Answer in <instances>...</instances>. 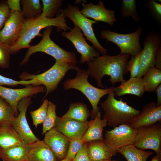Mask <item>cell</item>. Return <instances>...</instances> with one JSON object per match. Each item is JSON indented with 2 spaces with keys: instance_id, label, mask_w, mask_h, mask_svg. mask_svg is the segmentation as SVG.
I'll list each match as a JSON object with an SVG mask.
<instances>
[{
  "instance_id": "obj_9",
  "label": "cell",
  "mask_w": 161,
  "mask_h": 161,
  "mask_svg": "<svg viewBox=\"0 0 161 161\" xmlns=\"http://www.w3.org/2000/svg\"><path fill=\"white\" fill-rule=\"evenodd\" d=\"M137 133L134 144L141 150L151 149L161 157V125L160 123L137 129Z\"/></svg>"
},
{
  "instance_id": "obj_12",
  "label": "cell",
  "mask_w": 161,
  "mask_h": 161,
  "mask_svg": "<svg viewBox=\"0 0 161 161\" xmlns=\"http://www.w3.org/2000/svg\"><path fill=\"white\" fill-rule=\"evenodd\" d=\"M62 35L72 43L77 52L80 54L81 64L89 62L94 58L100 55L95 49L87 43L81 30L78 26L75 25L69 32H63Z\"/></svg>"
},
{
  "instance_id": "obj_3",
  "label": "cell",
  "mask_w": 161,
  "mask_h": 161,
  "mask_svg": "<svg viewBox=\"0 0 161 161\" xmlns=\"http://www.w3.org/2000/svg\"><path fill=\"white\" fill-rule=\"evenodd\" d=\"M108 95L106 99L100 103L104 112L103 119L106 120L107 125L114 128L120 125L129 124L140 114L139 110L123 101L122 99L118 100L115 98L113 91Z\"/></svg>"
},
{
  "instance_id": "obj_18",
  "label": "cell",
  "mask_w": 161,
  "mask_h": 161,
  "mask_svg": "<svg viewBox=\"0 0 161 161\" xmlns=\"http://www.w3.org/2000/svg\"><path fill=\"white\" fill-rule=\"evenodd\" d=\"M82 9L80 12L87 18L93 19L96 22L102 21L112 26L117 21L115 11L107 9L103 1H99L97 5L91 2L82 3Z\"/></svg>"
},
{
  "instance_id": "obj_8",
  "label": "cell",
  "mask_w": 161,
  "mask_h": 161,
  "mask_svg": "<svg viewBox=\"0 0 161 161\" xmlns=\"http://www.w3.org/2000/svg\"><path fill=\"white\" fill-rule=\"evenodd\" d=\"M64 11L66 17L80 28L83 31V35L92 43L93 47L100 54L102 55H106L107 49L101 45L94 32L92 25L97 22L85 16L80 12L79 7L77 5L68 4Z\"/></svg>"
},
{
  "instance_id": "obj_28",
  "label": "cell",
  "mask_w": 161,
  "mask_h": 161,
  "mask_svg": "<svg viewBox=\"0 0 161 161\" xmlns=\"http://www.w3.org/2000/svg\"><path fill=\"white\" fill-rule=\"evenodd\" d=\"M21 14L25 19H31L39 17L41 14L43 5L40 0H23Z\"/></svg>"
},
{
  "instance_id": "obj_33",
  "label": "cell",
  "mask_w": 161,
  "mask_h": 161,
  "mask_svg": "<svg viewBox=\"0 0 161 161\" xmlns=\"http://www.w3.org/2000/svg\"><path fill=\"white\" fill-rule=\"evenodd\" d=\"M56 105L51 101H49L46 117L42 123V134L45 133L55 127L57 117L56 113Z\"/></svg>"
},
{
  "instance_id": "obj_25",
  "label": "cell",
  "mask_w": 161,
  "mask_h": 161,
  "mask_svg": "<svg viewBox=\"0 0 161 161\" xmlns=\"http://www.w3.org/2000/svg\"><path fill=\"white\" fill-rule=\"evenodd\" d=\"M25 143L12 126L0 127V148Z\"/></svg>"
},
{
  "instance_id": "obj_36",
  "label": "cell",
  "mask_w": 161,
  "mask_h": 161,
  "mask_svg": "<svg viewBox=\"0 0 161 161\" xmlns=\"http://www.w3.org/2000/svg\"><path fill=\"white\" fill-rule=\"evenodd\" d=\"M69 140V145L65 157L72 161L84 143L81 139L74 138Z\"/></svg>"
},
{
  "instance_id": "obj_40",
  "label": "cell",
  "mask_w": 161,
  "mask_h": 161,
  "mask_svg": "<svg viewBox=\"0 0 161 161\" xmlns=\"http://www.w3.org/2000/svg\"><path fill=\"white\" fill-rule=\"evenodd\" d=\"M10 11L6 2L0 3V31L9 18Z\"/></svg>"
},
{
  "instance_id": "obj_14",
  "label": "cell",
  "mask_w": 161,
  "mask_h": 161,
  "mask_svg": "<svg viewBox=\"0 0 161 161\" xmlns=\"http://www.w3.org/2000/svg\"><path fill=\"white\" fill-rule=\"evenodd\" d=\"M24 21L21 12L11 10L9 18L0 31V43L12 46L20 36Z\"/></svg>"
},
{
  "instance_id": "obj_45",
  "label": "cell",
  "mask_w": 161,
  "mask_h": 161,
  "mask_svg": "<svg viewBox=\"0 0 161 161\" xmlns=\"http://www.w3.org/2000/svg\"><path fill=\"white\" fill-rule=\"evenodd\" d=\"M160 158L161 157L157 155L156 156L154 157L151 161H160Z\"/></svg>"
},
{
  "instance_id": "obj_16",
  "label": "cell",
  "mask_w": 161,
  "mask_h": 161,
  "mask_svg": "<svg viewBox=\"0 0 161 161\" xmlns=\"http://www.w3.org/2000/svg\"><path fill=\"white\" fill-rule=\"evenodd\" d=\"M90 123V121L81 122L57 116L54 127L69 140L74 138L81 139Z\"/></svg>"
},
{
  "instance_id": "obj_23",
  "label": "cell",
  "mask_w": 161,
  "mask_h": 161,
  "mask_svg": "<svg viewBox=\"0 0 161 161\" xmlns=\"http://www.w3.org/2000/svg\"><path fill=\"white\" fill-rule=\"evenodd\" d=\"M90 121L89 126L81 138L83 143L103 139V129L107 123L106 120L101 119L100 109L94 119Z\"/></svg>"
},
{
  "instance_id": "obj_34",
  "label": "cell",
  "mask_w": 161,
  "mask_h": 161,
  "mask_svg": "<svg viewBox=\"0 0 161 161\" xmlns=\"http://www.w3.org/2000/svg\"><path fill=\"white\" fill-rule=\"evenodd\" d=\"M48 103L49 101L47 99L44 100L39 108L30 112L33 124L36 128L39 124L42 123L46 117Z\"/></svg>"
},
{
  "instance_id": "obj_39",
  "label": "cell",
  "mask_w": 161,
  "mask_h": 161,
  "mask_svg": "<svg viewBox=\"0 0 161 161\" xmlns=\"http://www.w3.org/2000/svg\"><path fill=\"white\" fill-rule=\"evenodd\" d=\"M146 6L154 17L159 23H161V4L154 0H150Z\"/></svg>"
},
{
  "instance_id": "obj_29",
  "label": "cell",
  "mask_w": 161,
  "mask_h": 161,
  "mask_svg": "<svg viewBox=\"0 0 161 161\" xmlns=\"http://www.w3.org/2000/svg\"><path fill=\"white\" fill-rule=\"evenodd\" d=\"M143 76L145 92H153L161 84V70L155 66L148 69Z\"/></svg>"
},
{
  "instance_id": "obj_7",
  "label": "cell",
  "mask_w": 161,
  "mask_h": 161,
  "mask_svg": "<svg viewBox=\"0 0 161 161\" xmlns=\"http://www.w3.org/2000/svg\"><path fill=\"white\" fill-rule=\"evenodd\" d=\"M142 32L139 26L134 32L122 34L114 32L109 30L101 31L100 36L107 41L113 43L120 49V53L134 57L140 53L142 48L140 42V38Z\"/></svg>"
},
{
  "instance_id": "obj_44",
  "label": "cell",
  "mask_w": 161,
  "mask_h": 161,
  "mask_svg": "<svg viewBox=\"0 0 161 161\" xmlns=\"http://www.w3.org/2000/svg\"><path fill=\"white\" fill-rule=\"evenodd\" d=\"M154 91L157 96V106H161V84L156 88Z\"/></svg>"
},
{
  "instance_id": "obj_42",
  "label": "cell",
  "mask_w": 161,
  "mask_h": 161,
  "mask_svg": "<svg viewBox=\"0 0 161 161\" xmlns=\"http://www.w3.org/2000/svg\"><path fill=\"white\" fill-rule=\"evenodd\" d=\"M20 0H8L7 3L10 10L16 11L21 12Z\"/></svg>"
},
{
  "instance_id": "obj_13",
  "label": "cell",
  "mask_w": 161,
  "mask_h": 161,
  "mask_svg": "<svg viewBox=\"0 0 161 161\" xmlns=\"http://www.w3.org/2000/svg\"><path fill=\"white\" fill-rule=\"evenodd\" d=\"M31 103L30 97H24L18 103V110L19 113L12 123V126L19 134L24 142L30 144L39 140L30 127L26 118V113Z\"/></svg>"
},
{
  "instance_id": "obj_46",
  "label": "cell",
  "mask_w": 161,
  "mask_h": 161,
  "mask_svg": "<svg viewBox=\"0 0 161 161\" xmlns=\"http://www.w3.org/2000/svg\"><path fill=\"white\" fill-rule=\"evenodd\" d=\"M60 161H71L70 160H69L67 159L65 157L63 159Z\"/></svg>"
},
{
  "instance_id": "obj_21",
  "label": "cell",
  "mask_w": 161,
  "mask_h": 161,
  "mask_svg": "<svg viewBox=\"0 0 161 161\" xmlns=\"http://www.w3.org/2000/svg\"><path fill=\"white\" fill-rule=\"evenodd\" d=\"M121 83L119 86L114 87L113 91L115 95L120 96L131 94L141 97L145 92L142 77L130 78Z\"/></svg>"
},
{
  "instance_id": "obj_32",
  "label": "cell",
  "mask_w": 161,
  "mask_h": 161,
  "mask_svg": "<svg viewBox=\"0 0 161 161\" xmlns=\"http://www.w3.org/2000/svg\"><path fill=\"white\" fill-rule=\"evenodd\" d=\"M120 13L123 17H131L134 21H140L135 0H123Z\"/></svg>"
},
{
  "instance_id": "obj_15",
  "label": "cell",
  "mask_w": 161,
  "mask_h": 161,
  "mask_svg": "<svg viewBox=\"0 0 161 161\" xmlns=\"http://www.w3.org/2000/svg\"><path fill=\"white\" fill-rule=\"evenodd\" d=\"M45 91L44 87L41 86L29 85L20 89H10L0 86V96L9 104L17 117L18 114V103L21 99Z\"/></svg>"
},
{
  "instance_id": "obj_1",
  "label": "cell",
  "mask_w": 161,
  "mask_h": 161,
  "mask_svg": "<svg viewBox=\"0 0 161 161\" xmlns=\"http://www.w3.org/2000/svg\"><path fill=\"white\" fill-rule=\"evenodd\" d=\"M130 56L120 53L113 56L100 55L87 63L86 71L89 76L95 79L98 87L104 88L102 81L106 75L110 76L109 81L114 86L125 80L124 76L127 73L126 67Z\"/></svg>"
},
{
  "instance_id": "obj_43",
  "label": "cell",
  "mask_w": 161,
  "mask_h": 161,
  "mask_svg": "<svg viewBox=\"0 0 161 161\" xmlns=\"http://www.w3.org/2000/svg\"><path fill=\"white\" fill-rule=\"evenodd\" d=\"M154 62L155 67L161 70V47L159 48L156 52Z\"/></svg>"
},
{
  "instance_id": "obj_35",
  "label": "cell",
  "mask_w": 161,
  "mask_h": 161,
  "mask_svg": "<svg viewBox=\"0 0 161 161\" xmlns=\"http://www.w3.org/2000/svg\"><path fill=\"white\" fill-rule=\"evenodd\" d=\"M141 52L137 55L131 57L126 67L127 73L129 72L130 78L137 77L140 69V56Z\"/></svg>"
},
{
  "instance_id": "obj_47",
  "label": "cell",
  "mask_w": 161,
  "mask_h": 161,
  "mask_svg": "<svg viewBox=\"0 0 161 161\" xmlns=\"http://www.w3.org/2000/svg\"><path fill=\"white\" fill-rule=\"evenodd\" d=\"M111 161V160H103V161Z\"/></svg>"
},
{
  "instance_id": "obj_38",
  "label": "cell",
  "mask_w": 161,
  "mask_h": 161,
  "mask_svg": "<svg viewBox=\"0 0 161 161\" xmlns=\"http://www.w3.org/2000/svg\"><path fill=\"white\" fill-rule=\"evenodd\" d=\"M11 47L0 43V67H8L10 63Z\"/></svg>"
},
{
  "instance_id": "obj_5",
  "label": "cell",
  "mask_w": 161,
  "mask_h": 161,
  "mask_svg": "<svg viewBox=\"0 0 161 161\" xmlns=\"http://www.w3.org/2000/svg\"><path fill=\"white\" fill-rule=\"evenodd\" d=\"M52 27L46 28L42 35V38L36 45H30L22 61L23 65L28 60L31 55L36 52H42L51 55L56 61H68L77 64L78 61L75 53L66 51L52 41L50 38Z\"/></svg>"
},
{
  "instance_id": "obj_24",
  "label": "cell",
  "mask_w": 161,
  "mask_h": 161,
  "mask_svg": "<svg viewBox=\"0 0 161 161\" xmlns=\"http://www.w3.org/2000/svg\"><path fill=\"white\" fill-rule=\"evenodd\" d=\"M30 145L23 143L0 148V157L3 161H27Z\"/></svg>"
},
{
  "instance_id": "obj_31",
  "label": "cell",
  "mask_w": 161,
  "mask_h": 161,
  "mask_svg": "<svg viewBox=\"0 0 161 161\" xmlns=\"http://www.w3.org/2000/svg\"><path fill=\"white\" fill-rule=\"evenodd\" d=\"M43 9L41 16L49 18H53L55 14L61 10L62 4L61 0H42Z\"/></svg>"
},
{
  "instance_id": "obj_41",
  "label": "cell",
  "mask_w": 161,
  "mask_h": 161,
  "mask_svg": "<svg viewBox=\"0 0 161 161\" xmlns=\"http://www.w3.org/2000/svg\"><path fill=\"white\" fill-rule=\"evenodd\" d=\"M87 143H84L72 161H91L87 151Z\"/></svg>"
},
{
  "instance_id": "obj_37",
  "label": "cell",
  "mask_w": 161,
  "mask_h": 161,
  "mask_svg": "<svg viewBox=\"0 0 161 161\" xmlns=\"http://www.w3.org/2000/svg\"><path fill=\"white\" fill-rule=\"evenodd\" d=\"M39 83L35 79L16 81L0 75V86L2 85L14 86L18 84L27 86L29 85L38 86L39 85Z\"/></svg>"
},
{
  "instance_id": "obj_11",
  "label": "cell",
  "mask_w": 161,
  "mask_h": 161,
  "mask_svg": "<svg viewBox=\"0 0 161 161\" xmlns=\"http://www.w3.org/2000/svg\"><path fill=\"white\" fill-rule=\"evenodd\" d=\"M161 47V36L159 33L149 32L144 41V48L140 56V69L137 77H142L149 68L155 66L156 52Z\"/></svg>"
},
{
  "instance_id": "obj_4",
  "label": "cell",
  "mask_w": 161,
  "mask_h": 161,
  "mask_svg": "<svg viewBox=\"0 0 161 161\" xmlns=\"http://www.w3.org/2000/svg\"><path fill=\"white\" fill-rule=\"evenodd\" d=\"M76 70L77 72L76 77L65 81L63 83L64 88L66 90L72 89H76L83 94L92 106L91 115L94 118L100 109L98 105L101 98L112 91L114 87L112 86L106 89L95 87L88 81V79L89 75L86 70L81 69L78 67Z\"/></svg>"
},
{
  "instance_id": "obj_22",
  "label": "cell",
  "mask_w": 161,
  "mask_h": 161,
  "mask_svg": "<svg viewBox=\"0 0 161 161\" xmlns=\"http://www.w3.org/2000/svg\"><path fill=\"white\" fill-rule=\"evenodd\" d=\"M87 148L91 161L110 160L116 154L105 144L103 140L87 143Z\"/></svg>"
},
{
  "instance_id": "obj_6",
  "label": "cell",
  "mask_w": 161,
  "mask_h": 161,
  "mask_svg": "<svg viewBox=\"0 0 161 161\" xmlns=\"http://www.w3.org/2000/svg\"><path fill=\"white\" fill-rule=\"evenodd\" d=\"M76 64L70 62L56 61L51 68L43 73L37 75L24 73L20 77L23 80H36L38 82L39 85L44 86L46 90L45 97L56 89L69 70H76L78 68Z\"/></svg>"
},
{
  "instance_id": "obj_27",
  "label": "cell",
  "mask_w": 161,
  "mask_h": 161,
  "mask_svg": "<svg viewBox=\"0 0 161 161\" xmlns=\"http://www.w3.org/2000/svg\"><path fill=\"white\" fill-rule=\"evenodd\" d=\"M118 152L122 154L127 161H146L152 152L146 151L139 149L133 145H131L120 148Z\"/></svg>"
},
{
  "instance_id": "obj_10",
  "label": "cell",
  "mask_w": 161,
  "mask_h": 161,
  "mask_svg": "<svg viewBox=\"0 0 161 161\" xmlns=\"http://www.w3.org/2000/svg\"><path fill=\"white\" fill-rule=\"evenodd\" d=\"M137 130L129 124L119 125L105 133L103 140L116 154L121 148L134 143Z\"/></svg>"
},
{
  "instance_id": "obj_30",
  "label": "cell",
  "mask_w": 161,
  "mask_h": 161,
  "mask_svg": "<svg viewBox=\"0 0 161 161\" xmlns=\"http://www.w3.org/2000/svg\"><path fill=\"white\" fill-rule=\"evenodd\" d=\"M16 117L12 107L0 96V127L12 126Z\"/></svg>"
},
{
  "instance_id": "obj_2",
  "label": "cell",
  "mask_w": 161,
  "mask_h": 161,
  "mask_svg": "<svg viewBox=\"0 0 161 161\" xmlns=\"http://www.w3.org/2000/svg\"><path fill=\"white\" fill-rule=\"evenodd\" d=\"M66 16L63 10H61L55 17L49 18L40 16L31 19H25L21 33L17 41L11 47V54L15 53L20 49L28 48L32 40L40 35L44 28L49 27H56L58 31L63 30L66 32L71 28L66 24Z\"/></svg>"
},
{
  "instance_id": "obj_19",
  "label": "cell",
  "mask_w": 161,
  "mask_h": 161,
  "mask_svg": "<svg viewBox=\"0 0 161 161\" xmlns=\"http://www.w3.org/2000/svg\"><path fill=\"white\" fill-rule=\"evenodd\" d=\"M43 141L54 153L58 160L60 161L65 157L70 140L55 127L45 133Z\"/></svg>"
},
{
  "instance_id": "obj_17",
  "label": "cell",
  "mask_w": 161,
  "mask_h": 161,
  "mask_svg": "<svg viewBox=\"0 0 161 161\" xmlns=\"http://www.w3.org/2000/svg\"><path fill=\"white\" fill-rule=\"evenodd\" d=\"M161 120V106H157V102H151L146 105L140 114L133 118L129 124L137 129L144 126L151 125Z\"/></svg>"
},
{
  "instance_id": "obj_20",
  "label": "cell",
  "mask_w": 161,
  "mask_h": 161,
  "mask_svg": "<svg viewBox=\"0 0 161 161\" xmlns=\"http://www.w3.org/2000/svg\"><path fill=\"white\" fill-rule=\"evenodd\" d=\"M53 151L43 140H38L30 145L27 161H58Z\"/></svg>"
},
{
  "instance_id": "obj_26",
  "label": "cell",
  "mask_w": 161,
  "mask_h": 161,
  "mask_svg": "<svg viewBox=\"0 0 161 161\" xmlns=\"http://www.w3.org/2000/svg\"><path fill=\"white\" fill-rule=\"evenodd\" d=\"M90 115L87 106L81 102L72 103L67 112L62 117L73 119L81 122L87 121Z\"/></svg>"
}]
</instances>
